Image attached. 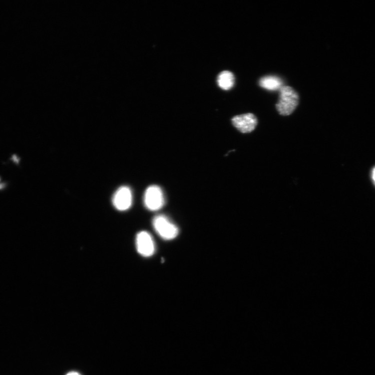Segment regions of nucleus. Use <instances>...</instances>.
I'll return each mask as SVG.
<instances>
[{"label":"nucleus","instance_id":"1","mask_svg":"<svg viewBox=\"0 0 375 375\" xmlns=\"http://www.w3.org/2000/svg\"><path fill=\"white\" fill-rule=\"evenodd\" d=\"M299 103V95L289 86H283L280 90V99L276 104L277 110L281 115L288 116L296 110Z\"/></svg>","mask_w":375,"mask_h":375},{"label":"nucleus","instance_id":"2","mask_svg":"<svg viewBox=\"0 0 375 375\" xmlns=\"http://www.w3.org/2000/svg\"><path fill=\"white\" fill-rule=\"evenodd\" d=\"M153 226L156 233L165 240H173L179 234L178 227L164 215L155 216Z\"/></svg>","mask_w":375,"mask_h":375},{"label":"nucleus","instance_id":"3","mask_svg":"<svg viewBox=\"0 0 375 375\" xmlns=\"http://www.w3.org/2000/svg\"><path fill=\"white\" fill-rule=\"evenodd\" d=\"M143 201L145 207L149 210H160L165 204V198L162 190L158 186H150L145 192Z\"/></svg>","mask_w":375,"mask_h":375},{"label":"nucleus","instance_id":"4","mask_svg":"<svg viewBox=\"0 0 375 375\" xmlns=\"http://www.w3.org/2000/svg\"><path fill=\"white\" fill-rule=\"evenodd\" d=\"M136 247L141 256L149 258L155 251V245L152 236L146 231L139 232L136 238Z\"/></svg>","mask_w":375,"mask_h":375},{"label":"nucleus","instance_id":"5","mask_svg":"<svg viewBox=\"0 0 375 375\" xmlns=\"http://www.w3.org/2000/svg\"><path fill=\"white\" fill-rule=\"evenodd\" d=\"M233 125L243 134H248L256 128L258 121L257 117L252 113L237 115L232 119Z\"/></svg>","mask_w":375,"mask_h":375},{"label":"nucleus","instance_id":"6","mask_svg":"<svg viewBox=\"0 0 375 375\" xmlns=\"http://www.w3.org/2000/svg\"><path fill=\"white\" fill-rule=\"evenodd\" d=\"M113 204L119 211H125L130 208L132 204V193L127 186L120 187L114 193Z\"/></svg>","mask_w":375,"mask_h":375},{"label":"nucleus","instance_id":"7","mask_svg":"<svg viewBox=\"0 0 375 375\" xmlns=\"http://www.w3.org/2000/svg\"><path fill=\"white\" fill-rule=\"evenodd\" d=\"M260 86L269 90H280L283 86V82L276 76H266L262 78L259 81Z\"/></svg>","mask_w":375,"mask_h":375},{"label":"nucleus","instance_id":"8","mask_svg":"<svg viewBox=\"0 0 375 375\" xmlns=\"http://www.w3.org/2000/svg\"><path fill=\"white\" fill-rule=\"evenodd\" d=\"M217 83L220 87L224 90L231 89L234 85V75L231 71H223L218 76Z\"/></svg>","mask_w":375,"mask_h":375},{"label":"nucleus","instance_id":"9","mask_svg":"<svg viewBox=\"0 0 375 375\" xmlns=\"http://www.w3.org/2000/svg\"><path fill=\"white\" fill-rule=\"evenodd\" d=\"M12 160H13L16 163H18L19 161V159L16 155H13V156H12Z\"/></svg>","mask_w":375,"mask_h":375},{"label":"nucleus","instance_id":"10","mask_svg":"<svg viewBox=\"0 0 375 375\" xmlns=\"http://www.w3.org/2000/svg\"><path fill=\"white\" fill-rule=\"evenodd\" d=\"M66 375H80L78 373L72 372H70L68 373Z\"/></svg>","mask_w":375,"mask_h":375},{"label":"nucleus","instance_id":"11","mask_svg":"<svg viewBox=\"0 0 375 375\" xmlns=\"http://www.w3.org/2000/svg\"><path fill=\"white\" fill-rule=\"evenodd\" d=\"M373 178L374 181V182L375 183V167L374 169L373 172Z\"/></svg>","mask_w":375,"mask_h":375},{"label":"nucleus","instance_id":"12","mask_svg":"<svg viewBox=\"0 0 375 375\" xmlns=\"http://www.w3.org/2000/svg\"><path fill=\"white\" fill-rule=\"evenodd\" d=\"M4 187V185L3 184H0V189H2Z\"/></svg>","mask_w":375,"mask_h":375}]
</instances>
